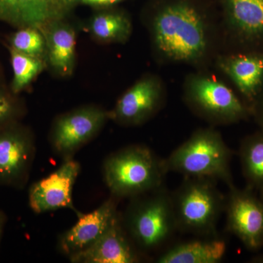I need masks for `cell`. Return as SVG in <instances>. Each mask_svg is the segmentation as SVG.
Wrapping results in <instances>:
<instances>
[{
  "mask_svg": "<svg viewBox=\"0 0 263 263\" xmlns=\"http://www.w3.org/2000/svg\"><path fill=\"white\" fill-rule=\"evenodd\" d=\"M148 25L156 58L164 65L209 68L224 50L219 18L187 0L162 5Z\"/></svg>",
  "mask_w": 263,
  "mask_h": 263,
  "instance_id": "1",
  "label": "cell"
},
{
  "mask_svg": "<svg viewBox=\"0 0 263 263\" xmlns=\"http://www.w3.org/2000/svg\"><path fill=\"white\" fill-rule=\"evenodd\" d=\"M232 152L219 131L213 127L201 128L164 159L167 173L184 178H205L221 181L233 186L230 170Z\"/></svg>",
  "mask_w": 263,
  "mask_h": 263,
  "instance_id": "2",
  "label": "cell"
},
{
  "mask_svg": "<svg viewBox=\"0 0 263 263\" xmlns=\"http://www.w3.org/2000/svg\"><path fill=\"white\" fill-rule=\"evenodd\" d=\"M103 168L105 184L118 199L132 198L160 187L167 173L164 160L141 145H132L109 155Z\"/></svg>",
  "mask_w": 263,
  "mask_h": 263,
  "instance_id": "3",
  "label": "cell"
},
{
  "mask_svg": "<svg viewBox=\"0 0 263 263\" xmlns=\"http://www.w3.org/2000/svg\"><path fill=\"white\" fill-rule=\"evenodd\" d=\"M130 200L121 219L128 236L144 255L163 246L177 231L172 199L162 186Z\"/></svg>",
  "mask_w": 263,
  "mask_h": 263,
  "instance_id": "4",
  "label": "cell"
},
{
  "mask_svg": "<svg viewBox=\"0 0 263 263\" xmlns=\"http://www.w3.org/2000/svg\"><path fill=\"white\" fill-rule=\"evenodd\" d=\"M182 89L183 101L189 109L213 125L234 124L252 114L250 107L209 68L188 74Z\"/></svg>",
  "mask_w": 263,
  "mask_h": 263,
  "instance_id": "5",
  "label": "cell"
},
{
  "mask_svg": "<svg viewBox=\"0 0 263 263\" xmlns=\"http://www.w3.org/2000/svg\"><path fill=\"white\" fill-rule=\"evenodd\" d=\"M177 231L202 238L216 237V227L226 210V197L216 181L205 178H184L171 194Z\"/></svg>",
  "mask_w": 263,
  "mask_h": 263,
  "instance_id": "6",
  "label": "cell"
},
{
  "mask_svg": "<svg viewBox=\"0 0 263 263\" xmlns=\"http://www.w3.org/2000/svg\"><path fill=\"white\" fill-rule=\"evenodd\" d=\"M222 8L223 52L263 49V0H222Z\"/></svg>",
  "mask_w": 263,
  "mask_h": 263,
  "instance_id": "7",
  "label": "cell"
},
{
  "mask_svg": "<svg viewBox=\"0 0 263 263\" xmlns=\"http://www.w3.org/2000/svg\"><path fill=\"white\" fill-rule=\"evenodd\" d=\"M110 120V111L84 106L60 116L53 122L49 141L55 155L67 160L91 141Z\"/></svg>",
  "mask_w": 263,
  "mask_h": 263,
  "instance_id": "8",
  "label": "cell"
},
{
  "mask_svg": "<svg viewBox=\"0 0 263 263\" xmlns=\"http://www.w3.org/2000/svg\"><path fill=\"white\" fill-rule=\"evenodd\" d=\"M35 151L34 136L27 128L17 122L0 128V186L23 189Z\"/></svg>",
  "mask_w": 263,
  "mask_h": 263,
  "instance_id": "9",
  "label": "cell"
},
{
  "mask_svg": "<svg viewBox=\"0 0 263 263\" xmlns=\"http://www.w3.org/2000/svg\"><path fill=\"white\" fill-rule=\"evenodd\" d=\"M167 98L164 81L148 74L136 81L110 111V119L123 126L141 125L163 108Z\"/></svg>",
  "mask_w": 263,
  "mask_h": 263,
  "instance_id": "10",
  "label": "cell"
},
{
  "mask_svg": "<svg viewBox=\"0 0 263 263\" xmlns=\"http://www.w3.org/2000/svg\"><path fill=\"white\" fill-rule=\"evenodd\" d=\"M227 228L251 250L263 247V200L252 190L230 186L226 197Z\"/></svg>",
  "mask_w": 263,
  "mask_h": 263,
  "instance_id": "11",
  "label": "cell"
},
{
  "mask_svg": "<svg viewBox=\"0 0 263 263\" xmlns=\"http://www.w3.org/2000/svg\"><path fill=\"white\" fill-rule=\"evenodd\" d=\"M80 171V164L73 158L64 160L56 171L32 183L29 190V204L33 212L41 214L70 209L79 216L81 213L74 206L72 191Z\"/></svg>",
  "mask_w": 263,
  "mask_h": 263,
  "instance_id": "12",
  "label": "cell"
},
{
  "mask_svg": "<svg viewBox=\"0 0 263 263\" xmlns=\"http://www.w3.org/2000/svg\"><path fill=\"white\" fill-rule=\"evenodd\" d=\"M214 65L254 105L263 89V49L222 52Z\"/></svg>",
  "mask_w": 263,
  "mask_h": 263,
  "instance_id": "13",
  "label": "cell"
},
{
  "mask_svg": "<svg viewBox=\"0 0 263 263\" xmlns=\"http://www.w3.org/2000/svg\"><path fill=\"white\" fill-rule=\"evenodd\" d=\"M118 200L111 195L93 212L79 214L77 222L59 237L61 253L69 258L98 240L119 214Z\"/></svg>",
  "mask_w": 263,
  "mask_h": 263,
  "instance_id": "14",
  "label": "cell"
},
{
  "mask_svg": "<svg viewBox=\"0 0 263 263\" xmlns=\"http://www.w3.org/2000/svg\"><path fill=\"white\" fill-rule=\"evenodd\" d=\"M143 256L126 233L119 213L98 240L68 259L72 263H136Z\"/></svg>",
  "mask_w": 263,
  "mask_h": 263,
  "instance_id": "15",
  "label": "cell"
},
{
  "mask_svg": "<svg viewBox=\"0 0 263 263\" xmlns=\"http://www.w3.org/2000/svg\"><path fill=\"white\" fill-rule=\"evenodd\" d=\"M63 13L61 0H0V21L19 28H46Z\"/></svg>",
  "mask_w": 263,
  "mask_h": 263,
  "instance_id": "16",
  "label": "cell"
},
{
  "mask_svg": "<svg viewBox=\"0 0 263 263\" xmlns=\"http://www.w3.org/2000/svg\"><path fill=\"white\" fill-rule=\"evenodd\" d=\"M226 241L218 237L179 243L157 259L158 263H217L226 253Z\"/></svg>",
  "mask_w": 263,
  "mask_h": 263,
  "instance_id": "17",
  "label": "cell"
},
{
  "mask_svg": "<svg viewBox=\"0 0 263 263\" xmlns=\"http://www.w3.org/2000/svg\"><path fill=\"white\" fill-rule=\"evenodd\" d=\"M48 28L46 41L50 63L61 75H70L75 63V31L70 26L58 22Z\"/></svg>",
  "mask_w": 263,
  "mask_h": 263,
  "instance_id": "18",
  "label": "cell"
},
{
  "mask_svg": "<svg viewBox=\"0 0 263 263\" xmlns=\"http://www.w3.org/2000/svg\"><path fill=\"white\" fill-rule=\"evenodd\" d=\"M240 158L248 188L263 193V129L242 141Z\"/></svg>",
  "mask_w": 263,
  "mask_h": 263,
  "instance_id": "19",
  "label": "cell"
},
{
  "mask_svg": "<svg viewBox=\"0 0 263 263\" xmlns=\"http://www.w3.org/2000/svg\"><path fill=\"white\" fill-rule=\"evenodd\" d=\"M90 29L94 36L100 41L123 43L130 36L133 27L127 15L113 12L95 16L90 24Z\"/></svg>",
  "mask_w": 263,
  "mask_h": 263,
  "instance_id": "20",
  "label": "cell"
},
{
  "mask_svg": "<svg viewBox=\"0 0 263 263\" xmlns=\"http://www.w3.org/2000/svg\"><path fill=\"white\" fill-rule=\"evenodd\" d=\"M10 57L13 72L11 91L15 95L23 91L30 84L33 79L42 71L43 64L40 58L24 54L12 48Z\"/></svg>",
  "mask_w": 263,
  "mask_h": 263,
  "instance_id": "21",
  "label": "cell"
},
{
  "mask_svg": "<svg viewBox=\"0 0 263 263\" xmlns=\"http://www.w3.org/2000/svg\"><path fill=\"white\" fill-rule=\"evenodd\" d=\"M10 43L12 49L36 58L42 56L46 46L39 29L33 27L20 28L11 36Z\"/></svg>",
  "mask_w": 263,
  "mask_h": 263,
  "instance_id": "22",
  "label": "cell"
},
{
  "mask_svg": "<svg viewBox=\"0 0 263 263\" xmlns=\"http://www.w3.org/2000/svg\"><path fill=\"white\" fill-rule=\"evenodd\" d=\"M22 114V107L18 100L9 93L0 89V128L16 122Z\"/></svg>",
  "mask_w": 263,
  "mask_h": 263,
  "instance_id": "23",
  "label": "cell"
},
{
  "mask_svg": "<svg viewBox=\"0 0 263 263\" xmlns=\"http://www.w3.org/2000/svg\"><path fill=\"white\" fill-rule=\"evenodd\" d=\"M252 112L255 115L257 122L263 129V89L252 107Z\"/></svg>",
  "mask_w": 263,
  "mask_h": 263,
  "instance_id": "24",
  "label": "cell"
},
{
  "mask_svg": "<svg viewBox=\"0 0 263 263\" xmlns=\"http://www.w3.org/2000/svg\"><path fill=\"white\" fill-rule=\"evenodd\" d=\"M81 1L86 4L105 5L114 4L122 0H81Z\"/></svg>",
  "mask_w": 263,
  "mask_h": 263,
  "instance_id": "25",
  "label": "cell"
},
{
  "mask_svg": "<svg viewBox=\"0 0 263 263\" xmlns=\"http://www.w3.org/2000/svg\"><path fill=\"white\" fill-rule=\"evenodd\" d=\"M5 215L3 212L0 211V240H1L2 234H3V228L5 224Z\"/></svg>",
  "mask_w": 263,
  "mask_h": 263,
  "instance_id": "26",
  "label": "cell"
},
{
  "mask_svg": "<svg viewBox=\"0 0 263 263\" xmlns=\"http://www.w3.org/2000/svg\"><path fill=\"white\" fill-rule=\"evenodd\" d=\"M261 199L263 200V193H261Z\"/></svg>",
  "mask_w": 263,
  "mask_h": 263,
  "instance_id": "27",
  "label": "cell"
}]
</instances>
